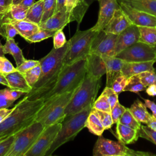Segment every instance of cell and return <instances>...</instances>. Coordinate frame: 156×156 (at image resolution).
Instances as JSON below:
<instances>
[{"label": "cell", "instance_id": "61", "mask_svg": "<svg viewBox=\"0 0 156 156\" xmlns=\"http://www.w3.org/2000/svg\"><path fill=\"white\" fill-rule=\"evenodd\" d=\"M82 1H83L84 2H85L88 5H90L94 1H96V0H82Z\"/></svg>", "mask_w": 156, "mask_h": 156}, {"label": "cell", "instance_id": "53", "mask_svg": "<svg viewBox=\"0 0 156 156\" xmlns=\"http://www.w3.org/2000/svg\"><path fill=\"white\" fill-rule=\"evenodd\" d=\"M143 100L146 107L149 108L152 112V115L156 116V104L154 101L149 99H143Z\"/></svg>", "mask_w": 156, "mask_h": 156}, {"label": "cell", "instance_id": "8", "mask_svg": "<svg viewBox=\"0 0 156 156\" xmlns=\"http://www.w3.org/2000/svg\"><path fill=\"white\" fill-rule=\"evenodd\" d=\"M44 126L35 121L15 134V141L6 156H24L44 130Z\"/></svg>", "mask_w": 156, "mask_h": 156}, {"label": "cell", "instance_id": "44", "mask_svg": "<svg viewBox=\"0 0 156 156\" xmlns=\"http://www.w3.org/2000/svg\"><path fill=\"white\" fill-rule=\"evenodd\" d=\"M67 41L64 32L62 30H57L53 36V43L54 48L55 49H58L63 47Z\"/></svg>", "mask_w": 156, "mask_h": 156}, {"label": "cell", "instance_id": "52", "mask_svg": "<svg viewBox=\"0 0 156 156\" xmlns=\"http://www.w3.org/2000/svg\"><path fill=\"white\" fill-rule=\"evenodd\" d=\"M15 109V106L12 108H5L0 109V124L13 112Z\"/></svg>", "mask_w": 156, "mask_h": 156}, {"label": "cell", "instance_id": "3", "mask_svg": "<svg viewBox=\"0 0 156 156\" xmlns=\"http://www.w3.org/2000/svg\"><path fill=\"white\" fill-rule=\"evenodd\" d=\"M87 74V59L63 65L54 87L43 99L46 101L64 93L76 90L83 81Z\"/></svg>", "mask_w": 156, "mask_h": 156}, {"label": "cell", "instance_id": "40", "mask_svg": "<svg viewBox=\"0 0 156 156\" xmlns=\"http://www.w3.org/2000/svg\"><path fill=\"white\" fill-rule=\"evenodd\" d=\"M138 75L143 84L146 87L156 83V73L155 71H144Z\"/></svg>", "mask_w": 156, "mask_h": 156}, {"label": "cell", "instance_id": "12", "mask_svg": "<svg viewBox=\"0 0 156 156\" xmlns=\"http://www.w3.org/2000/svg\"><path fill=\"white\" fill-rule=\"evenodd\" d=\"M117 34L108 33L104 30L98 31L91 44L90 53L101 55L115 56Z\"/></svg>", "mask_w": 156, "mask_h": 156}, {"label": "cell", "instance_id": "19", "mask_svg": "<svg viewBox=\"0 0 156 156\" xmlns=\"http://www.w3.org/2000/svg\"><path fill=\"white\" fill-rule=\"evenodd\" d=\"M87 74L101 79L106 74V66L104 59L101 55L90 53L87 57Z\"/></svg>", "mask_w": 156, "mask_h": 156}, {"label": "cell", "instance_id": "51", "mask_svg": "<svg viewBox=\"0 0 156 156\" xmlns=\"http://www.w3.org/2000/svg\"><path fill=\"white\" fill-rule=\"evenodd\" d=\"M9 16H5L2 15H0V35L3 37L4 38H7L6 32H5V20L6 18Z\"/></svg>", "mask_w": 156, "mask_h": 156}, {"label": "cell", "instance_id": "38", "mask_svg": "<svg viewBox=\"0 0 156 156\" xmlns=\"http://www.w3.org/2000/svg\"><path fill=\"white\" fill-rule=\"evenodd\" d=\"M139 136L146 139L156 145V131L146 126L141 125L138 130Z\"/></svg>", "mask_w": 156, "mask_h": 156}, {"label": "cell", "instance_id": "11", "mask_svg": "<svg viewBox=\"0 0 156 156\" xmlns=\"http://www.w3.org/2000/svg\"><path fill=\"white\" fill-rule=\"evenodd\" d=\"M62 127V122L44 127L36 142L24 156H46Z\"/></svg>", "mask_w": 156, "mask_h": 156}, {"label": "cell", "instance_id": "47", "mask_svg": "<svg viewBox=\"0 0 156 156\" xmlns=\"http://www.w3.org/2000/svg\"><path fill=\"white\" fill-rule=\"evenodd\" d=\"M4 91H5V94L7 96V98L13 101H15L16 100L19 99L21 96H24L26 94V93L23 91L12 89V88H10L9 87L4 88Z\"/></svg>", "mask_w": 156, "mask_h": 156}, {"label": "cell", "instance_id": "36", "mask_svg": "<svg viewBox=\"0 0 156 156\" xmlns=\"http://www.w3.org/2000/svg\"><path fill=\"white\" fill-rule=\"evenodd\" d=\"M56 6V0H44L43 15L41 22L46 21L55 13Z\"/></svg>", "mask_w": 156, "mask_h": 156}, {"label": "cell", "instance_id": "13", "mask_svg": "<svg viewBox=\"0 0 156 156\" xmlns=\"http://www.w3.org/2000/svg\"><path fill=\"white\" fill-rule=\"evenodd\" d=\"M99 5L98 18L95 25L91 28L96 31L104 29L108 24L115 12L120 7L117 0H98Z\"/></svg>", "mask_w": 156, "mask_h": 156}, {"label": "cell", "instance_id": "59", "mask_svg": "<svg viewBox=\"0 0 156 156\" xmlns=\"http://www.w3.org/2000/svg\"><path fill=\"white\" fill-rule=\"evenodd\" d=\"M0 84H2L3 85H5L7 87H9V83L5 77V76L0 73Z\"/></svg>", "mask_w": 156, "mask_h": 156}, {"label": "cell", "instance_id": "18", "mask_svg": "<svg viewBox=\"0 0 156 156\" xmlns=\"http://www.w3.org/2000/svg\"><path fill=\"white\" fill-rule=\"evenodd\" d=\"M102 56L104 59L106 66V87H111L114 80L122 74L121 69L125 61L115 56Z\"/></svg>", "mask_w": 156, "mask_h": 156}, {"label": "cell", "instance_id": "2", "mask_svg": "<svg viewBox=\"0 0 156 156\" xmlns=\"http://www.w3.org/2000/svg\"><path fill=\"white\" fill-rule=\"evenodd\" d=\"M44 104L43 98L29 100L24 96L15 105L13 112L0 124V138L15 135L33 123Z\"/></svg>", "mask_w": 156, "mask_h": 156}, {"label": "cell", "instance_id": "4", "mask_svg": "<svg viewBox=\"0 0 156 156\" xmlns=\"http://www.w3.org/2000/svg\"><path fill=\"white\" fill-rule=\"evenodd\" d=\"M93 105H90L78 113L65 116L62 122V127L55 139L46 152V156L51 155L59 147L73 140L77 135L85 127L86 121Z\"/></svg>", "mask_w": 156, "mask_h": 156}, {"label": "cell", "instance_id": "35", "mask_svg": "<svg viewBox=\"0 0 156 156\" xmlns=\"http://www.w3.org/2000/svg\"><path fill=\"white\" fill-rule=\"evenodd\" d=\"M91 111L98 116L105 130L110 129L112 125L114 124L111 115V113L99 110L93 107H92Z\"/></svg>", "mask_w": 156, "mask_h": 156}, {"label": "cell", "instance_id": "42", "mask_svg": "<svg viewBox=\"0 0 156 156\" xmlns=\"http://www.w3.org/2000/svg\"><path fill=\"white\" fill-rule=\"evenodd\" d=\"M16 68L14 67L12 63L4 56H0V73L6 74L16 71Z\"/></svg>", "mask_w": 156, "mask_h": 156}, {"label": "cell", "instance_id": "49", "mask_svg": "<svg viewBox=\"0 0 156 156\" xmlns=\"http://www.w3.org/2000/svg\"><path fill=\"white\" fill-rule=\"evenodd\" d=\"M14 102L15 101L7 98L5 94L4 89L0 90V109L9 108L12 106Z\"/></svg>", "mask_w": 156, "mask_h": 156}, {"label": "cell", "instance_id": "7", "mask_svg": "<svg viewBox=\"0 0 156 156\" xmlns=\"http://www.w3.org/2000/svg\"><path fill=\"white\" fill-rule=\"evenodd\" d=\"M98 31L92 28L85 30L77 29L75 34L69 40V48L66 54L63 65H70L80 60L87 58L90 54L92 42Z\"/></svg>", "mask_w": 156, "mask_h": 156}, {"label": "cell", "instance_id": "9", "mask_svg": "<svg viewBox=\"0 0 156 156\" xmlns=\"http://www.w3.org/2000/svg\"><path fill=\"white\" fill-rule=\"evenodd\" d=\"M94 156H152L154 154L135 151L120 141H113L99 136L93 149Z\"/></svg>", "mask_w": 156, "mask_h": 156}, {"label": "cell", "instance_id": "23", "mask_svg": "<svg viewBox=\"0 0 156 156\" xmlns=\"http://www.w3.org/2000/svg\"><path fill=\"white\" fill-rule=\"evenodd\" d=\"M4 75L9 83L10 88L23 91L26 94L31 90L32 87L28 84L23 74L18 70Z\"/></svg>", "mask_w": 156, "mask_h": 156}, {"label": "cell", "instance_id": "60", "mask_svg": "<svg viewBox=\"0 0 156 156\" xmlns=\"http://www.w3.org/2000/svg\"><path fill=\"white\" fill-rule=\"evenodd\" d=\"M3 48H4V46L2 45V44L0 41V56H4V55H5V54L4 52Z\"/></svg>", "mask_w": 156, "mask_h": 156}, {"label": "cell", "instance_id": "20", "mask_svg": "<svg viewBox=\"0 0 156 156\" xmlns=\"http://www.w3.org/2000/svg\"><path fill=\"white\" fill-rule=\"evenodd\" d=\"M6 23L12 24L18 32V34L25 40L38 31L40 29L38 24L29 21L27 20H16L12 18L10 16L6 18L5 23Z\"/></svg>", "mask_w": 156, "mask_h": 156}, {"label": "cell", "instance_id": "37", "mask_svg": "<svg viewBox=\"0 0 156 156\" xmlns=\"http://www.w3.org/2000/svg\"><path fill=\"white\" fill-rule=\"evenodd\" d=\"M93 107L97 110L107 112L108 113H111L112 110L110 104L107 96L102 93L98 97V98L95 100Z\"/></svg>", "mask_w": 156, "mask_h": 156}, {"label": "cell", "instance_id": "30", "mask_svg": "<svg viewBox=\"0 0 156 156\" xmlns=\"http://www.w3.org/2000/svg\"><path fill=\"white\" fill-rule=\"evenodd\" d=\"M146 89L138 76V75H134L129 77L127 84L124 89V91H130L133 93H138L144 91Z\"/></svg>", "mask_w": 156, "mask_h": 156}, {"label": "cell", "instance_id": "50", "mask_svg": "<svg viewBox=\"0 0 156 156\" xmlns=\"http://www.w3.org/2000/svg\"><path fill=\"white\" fill-rule=\"evenodd\" d=\"M5 26L7 38H13L17 34H18V32L12 24L9 23H6L5 24Z\"/></svg>", "mask_w": 156, "mask_h": 156}, {"label": "cell", "instance_id": "55", "mask_svg": "<svg viewBox=\"0 0 156 156\" xmlns=\"http://www.w3.org/2000/svg\"><path fill=\"white\" fill-rule=\"evenodd\" d=\"M146 125L152 129L156 131V116H155L153 115H151L149 121Z\"/></svg>", "mask_w": 156, "mask_h": 156}, {"label": "cell", "instance_id": "48", "mask_svg": "<svg viewBox=\"0 0 156 156\" xmlns=\"http://www.w3.org/2000/svg\"><path fill=\"white\" fill-rule=\"evenodd\" d=\"M13 4V0H0V15L10 16L9 10Z\"/></svg>", "mask_w": 156, "mask_h": 156}, {"label": "cell", "instance_id": "21", "mask_svg": "<svg viewBox=\"0 0 156 156\" xmlns=\"http://www.w3.org/2000/svg\"><path fill=\"white\" fill-rule=\"evenodd\" d=\"M154 60L142 62H125L122 69L121 73L127 77L134 75H137L144 71H155L154 68Z\"/></svg>", "mask_w": 156, "mask_h": 156}, {"label": "cell", "instance_id": "57", "mask_svg": "<svg viewBox=\"0 0 156 156\" xmlns=\"http://www.w3.org/2000/svg\"><path fill=\"white\" fill-rule=\"evenodd\" d=\"M66 0H56L57 6H56V11L55 12L60 11L61 10L66 9L65 3Z\"/></svg>", "mask_w": 156, "mask_h": 156}, {"label": "cell", "instance_id": "17", "mask_svg": "<svg viewBox=\"0 0 156 156\" xmlns=\"http://www.w3.org/2000/svg\"><path fill=\"white\" fill-rule=\"evenodd\" d=\"M132 24L133 23L131 20L119 7L115 12L113 16L104 30L108 33L118 35Z\"/></svg>", "mask_w": 156, "mask_h": 156}, {"label": "cell", "instance_id": "46", "mask_svg": "<svg viewBox=\"0 0 156 156\" xmlns=\"http://www.w3.org/2000/svg\"><path fill=\"white\" fill-rule=\"evenodd\" d=\"M40 64L39 60H25L21 65L17 66L16 68L18 71L24 74L27 70L38 65Z\"/></svg>", "mask_w": 156, "mask_h": 156}, {"label": "cell", "instance_id": "64", "mask_svg": "<svg viewBox=\"0 0 156 156\" xmlns=\"http://www.w3.org/2000/svg\"><path fill=\"white\" fill-rule=\"evenodd\" d=\"M155 85H156V83H155Z\"/></svg>", "mask_w": 156, "mask_h": 156}, {"label": "cell", "instance_id": "39", "mask_svg": "<svg viewBox=\"0 0 156 156\" xmlns=\"http://www.w3.org/2000/svg\"><path fill=\"white\" fill-rule=\"evenodd\" d=\"M129 77L122 74L118 76L113 82L111 88L117 93L119 94L124 91V89L127 84Z\"/></svg>", "mask_w": 156, "mask_h": 156}, {"label": "cell", "instance_id": "24", "mask_svg": "<svg viewBox=\"0 0 156 156\" xmlns=\"http://www.w3.org/2000/svg\"><path fill=\"white\" fill-rule=\"evenodd\" d=\"M135 9L156 16V0H117Z\"/></svg>", "mask_w": 156, "mask_h": 156}, {"label": "cell", "instance_id": "26", "mask_svg": "<svg viewBox=\"0 0 156 156\" xmlns=\"http://www.w3.org/2000/svg\"><path fill=\"white\" fill-rule=\"evenodd\" d=\"M4 54L12 55L15 61L16 66L21 65L25 60L23 51L18 46L13 38H7L5 44L4 45Z\"/></svg>", "mask_w": 156, "mask_h": 156}, {"label": "cell", "instance_id": "5", "mask_svg": "<svg viewBox=\"0 0 156 156\" xmlns=\"http://www.w3.org/2000/svg\"><path fill=\"white\" fill-rule=\"evenodd\" d=\"M101 79L86 74L66 107L65 116L78 113L88 106L93 105L101 87Z\"/></svg>", "mask_w": 156, "mask_h": 156}, {"label": "cell", "instance_id": "41", "mask_svg": "<svg viewBox=\"0 0 156 156\" xmlns=\"http://www.w3.org/2000/svg\"><path fill=\"white\" fill-rule=\"evenodd\" d=\"M15 134L10 135L0 141V156H6L15 141Z\"/></svg>", "mask_w": 156, "mask_h": 156}, {"label": "cell", "instance_id": "34", "mask_svg": "<svg viewBox=\"0 0 156 156\" xmlns=\"http://www.w3.org/2000/svg\"><path fill=\"white\" fill-rule=\"evenodd\" d=\"M41 74V67L40 64L26 71L23 75L28 84L32 88L38 80Z\"/></svg>", "mask_w": 156, "mask_h": 156}, {"label": "cell", "instance_id": "45", "mask_svg": "<svg viewBox=\"0 0 156 156\" xmlns=\"http://www.w3.org/2000/svg\"><path fill=\"white\" fill-rule=\"evenodd\" d=\"M102 93H104L107 98L110 104L111 109L113 108L115 104L118 102V94H117L111 87H105Z\"/></svg>", "mask_w": 156, "mask_h": 156}, {"label": "cell", "instance_id": "58", "mask_svg": "<svg viewBox=\"0 0 156 156\" xmlns=\"http://www.w3.org/2000/svg\"><path fill=\"white\" fill-rule=\"evenodd\" d=\"M35 2V0H21L19 4L24 7L30 8Z\"/></svg>", "mask_w": 156, "mask_h": 156}, {"label": "cell", "instance_id": "31", "mask_svg": "<svg viewBox=\"0 0 156 156\" xmlns=\"http://www.w3.org/2000/svg\"><path fill=\"white\" fill-rule=\"evenodd\" d=\"M56 32L57 30L40 28L38 31L27 38L26 40L29 43L40 42L49 37H53Z\"/></svg>", "mask_w": 156, "mask_h": 156}, {"label": "cell", "instance_id": "29", "mask_svg": "<svg viewBox=\"0 0 156 156\" xmlns=\"http://www.w3.org/2000/svg\"><path fill=\"white\" fill-rule=\"evenodd\" d=\"M139 41L152 46H156V26H138Z\"/></svg>", "mask_w": 156, "mask_h": 156}, {"label": "cell", "instance_id": "15", "mask_svg": "<svg viewBox=\"0 0 156 156\" xmlns=\"http://www.w3.org/2000/svg\"><path fill=\"white\" fill-rule=\"evenodd\" d=\"M139 40L138 27L133 24L118 35L115 46V55L139 41Z\"/></svg>", "mask_w": 156, "mask_h": 156}, {"label": "cell", "instance_id": "6", "mask_svg": "<svg viewBox=\"0 0 156 156\" xmlns=\"http://www.w3.org/2000/svg\"><path fill=\"white\" fill-rule=\"evenodd\" d=\"M76 90L64 93L44 101L43 106L38 112L35 121L41 122L44 127L62 122L66 116L65 114L66 107Z\"/></svg>", "mask_w": 156, "mask_h": 156}, {"label": "cell", "instance_id": "25", "mask_svg": "<svg viewBox=\"0 0 156 156\" xmlns=\"http://www.w3.org/2000/svg\"><path fill=\"white\" fill-rule=\"evenodd\" d=\"M129 109L138 122L146 124L147 123L151 114L148 112L145 104L141 101L138 99L135 100Z\"/></svg>", "mask_w": 156, "mask_h": 156}, {"label": "cell", "instance_id": "62", "mask_svg": "<svg viewBox=\"0 0 156 156\" xmlns=\"http://www.w3.org/2000/svg\"><path fill=\"white\" fill-rule=\"evenodd\" d=\"M21 0H13V4H18L21 2Z\"/></svg>", "mask_w": 156, "mask_h": 156}, {"label": "cell", "instance_id": "14", "mask_svg": "<svg viewBox=\"0 0 156 156\" xmlns=\"http://www.w3.org/2000/svg\"><path fill=\"white\" fill-rule=\"evenodd\" d=\"M119 4L133 24L137 26H156V16L138 10L122 2Z\"/></svg>", "mask_w": 156, "mask_h": 156}, {"label": "cell", "instance_id": "54", "mask_svg": "<svg viewBox=\"0 0 156 156\" xmlns=\"http://www.w3.org/2000/svg\"><path fill=\"white\" fill-rule=\"evenodd\" d=\"M79 0H66L65 3V7L66 11L71 12V11L76 7Z\"/></svg>", "mask_w": 156, "mask_h": 156}, {"label": "cell", "instance_id": "10", "mask_svg": "<svg viewBox=\"0 0 156 156\" xmlns=\"http://www.w3.org/2000/svg\"><path fill=\"white\" fill-rule=\"evenodd\" d=\"M127 62H142L154 60L156 62V46L138 41L115 55Z\"/></svg>", "mask_w": 156, "mask_h": 156}, {"label": "cell", "instance_id": "22", "mask_svg": "<svg viewBox=\"0 0 156 156\" xmlns=\"http://www.w3.org/2000/svg\"><path fill=\"white\" fill-rule=\"evenodd\" d=\"M116 138L125 144H130L135 143L138 139V130L132 127L124 125L119 122L116 123Z\"/></svg>", "mask_w": 156, "mask_h": 156}, {"label": "cell", "instance_id": "32", "mask_svg": "<svg viewBox=\"0 0 156 156\" xmlns=\"http://www.w3.org/2000/svg\"><path fill=\"white\" fill-rule=\"evenodd\" d=\"M118 122L138 130H139L140 126L141 125V124L140 122H138L132 115L129 108H126L124 113L120 118Z\"/></svg>", "mask_w": 156, "mask_h": 156}, {"label": "cell", "instance_id": "27", "mask_svg": "<svg viewBox=\"0 0 156 156\" xmlns=\"http://www.w3.org/2000/svg\"><path fill=\"white\" fill-rule=\"evenodd\" d=\"M85 127L93 134L101 136L105 130L98 116L92 111L90 113L85 123Z\"/></svg>", "mask_w": 156, "mask_h": 156}, {"label": "cell", "instance_id": "1", "mask_svg": "<svg viewBox=\"0 0 156 156\" xmlns=\"http://www.w3.org/2000/svg\"><path fill=\"white\" fill-rule=\"evenodd\" d=\"M69 48V41L62 48L51 51L39 60L41 74L38 80L31 90L24 96L29 100L43 98L55 85L59 74L63 66V60Z\"/></svg>", "mask_w": 156, "mask_h": 156}, {"label": "cell", "instance_id": "16", "mask_svg": "<svg viewBox=\"0 0 156 156\" xmlns=\"http://www.w3.org/2000/svg\"><path fill=\"white\" fill-rule=\"evenodd\" d=\"M72 21L71 13L66 11V9H63L55 12L48 20L41 22L39 26L42 29L57 31L62 30L69 23Z\"/></svg>", "mask_w": 156, "mask_h": 156}, {"label": "cell", "instance_id": "33", "mask_svg": "<svg viewBox=\"0 0 156 156\" xmlns=\"http://www.w3.org/2000/svg\"><path fill=\"white\" fill-rule=\"evenodd\" d=\"M29 8H26L20 5L12 4L9 10V15L10 17L16 20H26L27 13Z\"/></svg>", "mask_w": 156, "mask_h": 156}, {"label": "cell", "instance_id": "63", "mask_svg": "<svg viewBox=\"0 0 156 156\" xmlns=\"http://www.w3.org/2000/svg\"><path fill=\"white\" fill-rule=\"evenodd\" d=\"M5 138V137H1V138H0V141H2L4 138Z\"/></svg>", "mask_w": 156, "mask_h": 156}, {"label": "cell", "instance_id": "56", "mask_svg": "<svg viewBox=\"0 0 156 156\" xmlns=\"http://www.w3.org/2000/svg\"><path fill=\"white\" fill-rule=\"evenodd\" d=\"M146 92L149 96H156V85L155 84H152L146 87Z\"/></svg>", "mask_w": 156, "mask_h": 156}, {"label": "cell", "instance_id": "28", "mask_svg": "<svg viewBox=\"0 0 156 156\" xmlns=\"http://www.w3.org/2000/svg\"><path fill=\"white\" fill-rule=\"evenodd\" d=\"M43 4L44 0H38L35 2L29 9L26 20L39 25L43 15Z\"/></svg>", "mask_w": 156, "mask_h": 156}, {"label": "cell", "instance_id": "43", "mask_svg": "<svg viewBox=\"0 0 156 156\" xmlns=\"http://www.w3.org/2000/svg\"><path fill=\"white\" fill-rule=\"evenodd\" d=\"M126 109V108L124 106L122 105L119 102V101L117 102V103L111 110V115L114 124H116L119 121L120 118L124 113Z\"/></svg>", "mask_w": 156, "mask_h": 156}]
</instances>
